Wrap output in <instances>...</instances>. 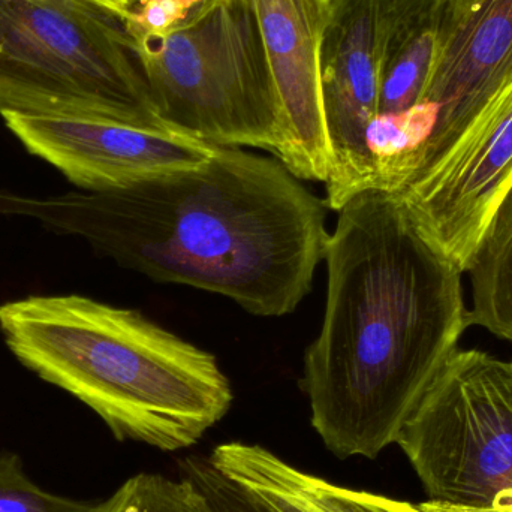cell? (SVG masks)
I'll return each instance as SVG.
<instances>
[{
	"instance_id": "4",
	"label": "cell",
	"mask_w": 512,
	"mask_h": 512,
	"mask_svg": "<svg viewBox=\"0 0 512 512\" xmlns=\"http://www.w3.org/2000/svg\"><path fill=\"white\" fill-rule=\"evenodd\" d=\"M165 123L125 20L92 0H0V114Z\"/></svg>"
},
{
	"instance_id": "21",
	"label": "cell",
	"mask_w": 512,
	"mask_h": 512,
	"mask_svg": "<svg viewBox=\"0 0 512 512\" xmlns=\"http://www.w3.org/2000/svg\"><path fill=\"white\" fill-rule=\"evenodd\" d=\"M325 2L330 3V2H331V0H325Z\"/></svg>"
},
{
	"instance_id": "11",
	"label": "cell",
	"mask_w": 512,
	"mask_h": 512,
	"mask_svg": "<svg viewBox=\"0 0 512 512\" xmlns=\"http://www.w3.org/2000/svg\"><path fill=\"white\" fill-rule=\"evenodd\" d=\"M270 65L283 140L279 159L297 179L327 182L330 144L321 86V47L330 18L325 0H249Z\"/></svg>"
},
{
	"instance_id": "16",
	"label": "cell",
	"mask_w": 512,
	"mask_h": 512,
	"mask_svg": "<svg viewBox=\"0 0 512 512\" xmlns=\"http://www.w3.org/2000/svg\"><path fill=\"white\" fill-rule=\"evenodd\" d=\"M185 471L218 512H274L251 492L219 474L207 459L188 460Z\"/></svg>"
},
{
	"instance_id": "22",
	"label": "cell",
	"mask_w": 512,
	"mask_h": 512,
	"mask_svg": "<svg viewBox=\"0 0 512 512\" xmlns=\"http://www.w3.org/2000/svg\"><path fill=\"white\" fill-rule=\"evenodd\" d=\"M134 2H135V0H134ZM134 2H132V5H134Z\"/></svg>"
},
{
	"instance_id": "8",
	"label": "cell",
	"mask_w": 512,
	"mask_h": 512,
	"mask_svg": "<svg viewBox=\"0 0 512 512\" xmlns=\"http://www.w3.org/2000/svg\"><path fill=\"white\" fill-rule=\"evenodd\" d=\"M387 0H331L321 47V86L330 144L328 209L373 191L366 135L378 114Z\"/></svg>"
},
{
	"instance_id": "3",
	"label": "cell",
	"mask_w": 512,
	"mask_h": 512,
	"mask_svg": "<svg viewBox=\"0 0 512 512\" xmlns=\"http://www.w3.org/2000/svg\"><path fill=\"white\" fill-rule=\"evenodd\" d=\"M0 333L26 369L89 406L122 442L185 450L233 405L215 355L138 310L32 295L0 306Z\"/></svg>"
},
{
	"instance_id": "5",
	"label": "cell",
	"mask_w": 512,
	"mask_h": 512,
	"mask_svg": "<svg viewBox=\"0 0 512 512\" xmlns=\"http://www.w3.org/2000/svg\"><path fill=\"white\" fill-rule=\"evenodd\" d=\"M131 36L165 123L213 146L276 158L282 116L249 0H203L170 32Z\"/></svg>"
},
{
	"instance_id": "9",
	"label": "cell",
	"mask_w": 512,
	"mask_h": 512,
	"mask_svg": "<svg viewBox=\"0 0 512 512\" xmlns=\"http://www.w3.org/2000/svg\"><path fill=\"white\" fill-rule=\"evenodd\" d=\"M448 9L441 59L421 102L435 126L405 186L442 167L512 84V0H459Z\"/></svg>"
},
{
	"instance_id": "20",
	"label": "cell",
	"mask_w": 512,
	"mask_h": 512,
	"mask_svg": "<svg viewBox=\"0 0 512 512\" xmlns=\"http://www.w3.org/2000/svg\"><path fill=\"white\" fill-rule=\"evenodd\" d=\"M441 2H444V3H454V2H459V0H441Z\"/></svg>"
},
{
	"instance_id": "13",
	"label": "cell",
	"mask_w": 512,
	"mask_h": 512,
	"mask_svg": "<svg viewBox=\"0 0 512 512\" xmlns=\"http://www.w3.org/2000/svg\"><path fill=\"white\" fill-rule=\"evenodd\" d=\"M472 325L512 343V183L493 212L468 271Z\"/></svg>"
},
{
	"instance_id": "14",
	"label": "cell",
	"mask_w": 512,
	"mask_h": 512,
	"mask_svg": "<svg viewBox=\"0 0 512 512\" xmlns=\"http://www.w3.org/2000/svg\"><path fill=\"white\" fill-rule=\"evenodd\" d=\"M92 512H218L206 493L189 477L182 480L159 474L129 478Z\"/></svg>"
},
{
	"instance_id": "7",
	"label": "cell",
	"mask_w": 512,
	"mask_h": 512,
	"mask_svg": "<svg viewBox=\"0 0 512 512\" xmlns=\"http://www.w3.org/2000/svg\"><path fill=\"white\" fill-rule=\"evenodd\" d=\"M6 128L30 155L87 192L122 191L191 170L215 152L213 144L168 123L27 116L3 113Z\"/></svg>"
},
{
	"instance_id": "12",
	"label": "cell",
	"mask_w": 512,
	"mask_h": 512,
	"mask_svg": "<svg viewBox=\"0 0 512 512\" xmlns=\"http://www.w3.org/2000/svg\"><path fill=\"white\" fill-rule=\"evenodd\" d=\"M450 24L441 0H387L376 116H396L426 98Z\"/></svg>"
},
{
	"instance_id": "2",
	"label": "cell",
	"mask_w": 512,
	"mask_h": 512,
	"mask_svg": "<svg viewBox=\"0 0 512 512\" xmlns=\"http://www.w3.org/2000/svg\"><path fill=\"white\" fill-rule=\"evenodd\" d=\"M15 201L0 213L36 216L122 267L224 295L256 316L297 309L330 239L325 200L279 159L240 147L122 191Z\"/></svg>"
},
{
	"instance_id": "19",
	"label": "cell",
	"mask_w": 512,
	"mask_h": 512,
	"mask_svg": "<svg viewBox=\"0 0 512 512\" xmlns=\"http://www.w3.org/2000/svg\"><path fill=\"white\" fill-rule=\"evenodd\" d=\"M92 2L98 3V5L110 9V11L116 12L123 20H126V18L129 17V12H131L132 2H134V0H92Z\"/></svg>"
},
{
	"instance_id": "15",
	"label": "cell",
	"mask_w": 512,
	"mask_h": 512,
	"mask_svg": "<svg viewBox=\"0 0 512 512\" xmlns=\"http://www.w3.org/2000/svg\"><path fill=\"white\" fill-rule=\"evenodd\" d=\"M93 507L42 489L17 454H0V512H92Z\"/></svg>"
},
{
	"instance_id": "6",
	"label": "cell",
	"mask_w": 512,
	"mask_h": 512,
	"mask_svg": "<svg viewBox=\"0 0 512 512\" xmlns=\"http://www.w3.org/2000/svg\"><path fill=\"white\" fill-rule=\"evenodd\" d=\"M397 445L429 501L512 511V360L457 349L406 420Z\"/></svg>"
},
{
	"instance_id": "1",
	"label": "cell",
	"mask_w": 512,
	"mask_h": 512,
	"mask_svg": "<svg viewBox=\"0 0 512 512\" xmlns=\"http://www.w3.org/2000/svg\"><path fill=\"white\" fill-rule=\"evenodd\" d=\"M324 259V319L301 387L334 456L376 459L472 325L465 273L387 191L363 192L339 210Z\"/></svg>"
},
{
	"instance_id": "17",
	"label": "cell",
	"mask_w": 512,
	"mask_h": 512,
	"mask_svg": "<svg viewBox=\"0 0 512 512\" xmlns=\"http://www.w3.org/2000/svg\"><path fill=\"white\" fill-rule=\"evenodd\" d=\"M203 0H135L125 23L131 35H164L182 24Z\"/></svg>"
},
{
	"instance_id": "18",
	"label": "cell",
	"mask_w": 512,
	"mask_h": 512,
	"mask_svg": "<svg viewBox=\"0 0 512 512\" xmlns=\"http://www.w3.org/2000/svg\"><path fill=\"white\" fill-rule=\"evenodd\" d=\"M316 487L324 501L334 512H426L420 505L397 501L387 496L375 495L364 490L336 486L316 477Z\"/></svg>"
},
{
	"instance_id": "10",
	"label": "cell",
	"mask_w": 512,
	"mask_h": 512,
	"mask_svg": "<svg viewBox=\"0 0 512 512\" xmlns=\"http://www.w3.org/2000/svg\"><path fill=\"white\" fill-rule=\"evenodd\" d=\"M512 183V84L435 173L397 192L463 273Z\"/></svg>"
}]
</instances>
